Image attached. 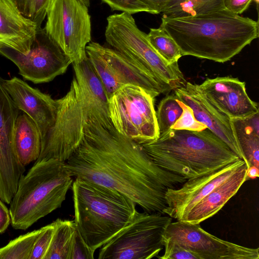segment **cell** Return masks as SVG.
<instances>
[{
	"mask_svg": "<svg viewBox=\"0 0 259 259\" xmlns=\"http://www.w3.org/2000/svg\"><path fill=\"white\" fill-rule=\"evenodd\" d=\"M71 189L77 231L94 253L130 223L137 211L127 197L101 185L75 178Z\"/></svg>",
	"mask_w": 259,
	"mask_h": 259,
	"instance_id": "obj_5",
	"label": "cell"
},
{
	"mask_svg": "<svg viewBox=\"0 0 259 259\" xmlns=\"http://www.w3.org/2000/svg\"><path fill=\"white\" fill-rule=\"evenodd\" d=\"M46 16L45 30L72 62L87 58L92 30L88 7L80 0H50Z\"/></svg>",
	"mask_w": 259,
	"mask_h": 259,
	"instance_id": "obj_11",
	"label": "cell"
},
{
	"mask_svg": "<svg viewBox=\"0 0 259 259\" xmlns=\"http://www.w3.org/2000/svg\"><path fill=\"white\" fill-rule=\"evenodd\" d=\"M178 103L183 111L171 128L175 130H185L193 131H200L206 128V126L198 121L195 118L191 108L178 100Z\"/></svg>",
	"mask_w": 259,
	"mask_h": 259,
	"instance_id": "obj_29",
	"label": "cell"
},
{
	"mask_svg": "<svg viewBox=\"0 0 259 259\" xmlns=\"http://www.w3.org/2000/svg\"><path fill=\"white\" fill-rule=\"evenodd\" d=\"M253 0H224L225 8L229 11L240 15L249 7Z\"/></svg>",
	"mask_w": 259,
	"mask_h": 259,
	"instance_id": "obj_34",
	"label": "cell"
},
{
	"mask_svg": "<svg viewBox=\"0 0 259 259\" xmlns=\"http://www.w3.org/2000/svg\"><path fill=\"white\" fill-rule=\"evenodd\" d=\"M13 144L19 160L24 166L39 157L41 146L40 134L33 120L24 113L19 115L16 119Z\"/></svg>",
	"mask_w": 259,
	"mask_h": 259,
	"instance_id": "obj_21",
	"label": "cell"
},
{
	"mask_svg": "<svg viewBox=\"0 0 259 259\" xmlns=\"http://www.w3.org/2000/svg\"><path fill=\"white\" fill-rule=\"evenodd\" d=\"M51 242L45 259H70L76 232L74 220L58 219Z\"/></svg>",
	"mask_w": 259,
	"mask_h": 259,
	"instance_id": "obj_23",
	"label": "cell"
},
{
	"mask_svg": "<svg viewBox=\"0 0 259 259\" xmlns=\"http://www.w3.org/2000/svg\"><path fill=\"white\" fill-rule=\"evenodd\" d=\"M93 258H94V252L87 246L76 230L70 259Z\"/></svg>",
	"mask_w": 259,
	"mask_h": 259,
	"instance_id": "obj_33",
	"label": "cell"
},
{
	"mask_svg": "<svg viewBox=\"0 0 259 259\" xmlns=\"http://www.w3.org/2000/svg\"><path fill=\"white\" fill-rule=\"evenodd\" d=\"M2 83L19 110L34 122L42 140L55 123L58 99H54L38 89L33 88L17 77L2 79Z\"/></svg>",
	"mask_w": 259,
	"mask_h": 259,
	"instance_id": "obj_17",
	"label": "cell"
},
{
	"mask_svg": "<svg viewBox=\"0 0 259 259\" xmlns=\"http://www.w3.org/2000/svg\"><path fill=\"white\" fill-rule=\"evenodd\" d=\"M147 37L154 50L168 63H178L182 56L177 43L161 27L151 28Z\"/></svg>",
	"mask_w": 259,
	"mask_h": 259,
	"instance_id": "obj_25",
	"label": "cell"
},
{
	"mask_svg": "<svg viewBox=\"0 0 259 259\" xmlns=\"http://www.w3.org/2000/svg\"><path fill=\"white\" fill-rule=\"evenodd\" d=\"M154 98L142 88L125 85L108 100L111 123L120 134L141 144L158 138Z\"/></svg>",
	"mask_w": 259,
	"mask_h": 259,
	"instance_id": "obj_9",
	"label": "cell"
},
{
	"mask_svg": "<svg viewBox=\"0 0 259 259\" xmlns=\"http://www.w3.org/2000/svg\"><path fill=\"white\" fill-rule=\"evenodd\" d=\"M247 166L244 163L235 173L211 191L179 221L200 224L215 215L247 181Z\"/></svg>",
	"mask_w": 259,
	"mask_h": 259,
	"instance_id": "obj_20",
	"label": "cell"
},
{
	"mask_svg": "<svg viewBox=\"0 0 259 259\" xmlns=\"http://www.w3.org/2000/svg\"><path fill=\"white\" fill-rule=\"evenodd\" d=\"M105 36L112 49L147 70L163 83L175 89L186 82L178 63H169L157 53L132 14L122 12L108 16Z\"/></svg>",
	"mask_w": 259,
	"mask_h": 259,
	"instance_id": "obj_7",
	"label": "cell"
},
{
	"mask_svg": "<svg viewBox=\"0 0 259 259\" xmlns=\"http://www.w3.org/2000/svg\"><path fill=\"white\" fill-rule=\"evenodd\" d=\"M50 0H15L22 14L41 28Z\"/></svg>",
	"mask_w": 259,
	"mask_h": 259,
	"instance_id": "obj_28",
	"label": "cell"
},
{
	"mask_svg": "<svg viewBox=\"0 0 259 259\" xmlns=\"http://www.w3.org/2000/svg\"><path fill=\"white\" fill-rule=\"evenodd\" d=\"M65 167L73 178L116 190L149 213H163L167 190L187 180L158 166L139 144L112 124L94 120L85 124L81 141Z\"/></svg>",
	"mask_w": 259,
	"mask_h": 259,
	"instance_id": "obj_1",
	"label": "cell"
},
{
	"mask_svg": "<svg viewBox=\"0 0 259 259\" xmlns=\"http://www.w3.org/2000/svg\"><path fill=\"white\" fill-rule=\"evenodd\" d=\"M41 228L11 240L0 248V259H29Z\"/></svg>",
	"mask_w": 259,
	"mask_h": 259,
	"instance_id": "obj_26",
	"label": "cell"
},
{
	"mask_svg": "<svg viewBox=\"0 0 259 259\" xmlns=\"http://www.w3.org/2000/svg\"><path fill=\"white\" fill-rule=\"evenodd\" d=\"M236 140L248 168L259 166V111L246 117L230 119Z\"/></svg>",
	"mask_w": 259,
	"mask_h": 259,
	"instance_id": "obj_22",
	"label": "cell"
},
{
	"mask_svg": "<svg viewBox=\"0 0 259 259\" xmlns=\"http://www.w3.org/2000/svg\"><path fill=\"white\" fill-rule=\"evenodd\" d=\"M253 1L256 3L257 5H258V3H259V0H253Z\"/></svg>",
	"mask_w": 259,
	"mask_h": 259,
	"instance_id": "obj_39",
	"label": "cell"
},
{
	"mask_svg": "<svg viewBox=\"0 0 259 259\" xmlns=\"http://www.w3.org/2000/svg\"><path fill=\"white\" fill-rule=\"evenodd\" d=\"M245 162L239 159L209 174L187 179L165 193L163 213L177 221L211 191L235 173Z\"/></svg>",
	"mask_w": 259,
	"mask_h": 259,
	"instance_id": "obj_15",
	"label": "cell"
},
{
	"mask_svg": "<svg viewBox=\"0 0 259 259\" xmlns=\"http://www.w3.org/2000/svg\"><path fill=\"white\" fill-rule=\"evenodd\" d=\"M163 238L191 250L200 259L259 258L258 248L247 247L220 239L204 230L200 224L171 222Z\"/></svg>",
	"mask_w": 259,
	"mask_h": 259,
	"instance_id": "obj_13",
	"label": "cell"
},
{
	"mask_svg": "<svg viewBox=\"0 0 259 259\" xmlns=\"http://www.w3.org/2000/svg\"><path fill=\"white\" fill-rule=\"evenodd\" d=\"M182 55L219 63L230 60L258 36V22L224 9L193 16L161 18Z\"/></svg>",
	"mask_w": 259,
	"mask_h": 259,
	"instance_id": "obj_3",
	"label": "cell"
},
{
	"mask_svg": "<svg viewBox=\"0 0 259 259\" xmlns=\"http://www.w3.org/2000/svg\"><path fill=\"white\" fill-rule=\"evenodd\" d=\"M113 11L134 14L140 12L152 14L148 7L141 0H101Z\"/></svg>",
	"mask_w": 259,
	"mask_h": 259,
	"instance_id": "obj_32",
	"label": "cell"
},
{
	"mask_svg": "<svg viewBox=\"0 0 259 259\" xmlns=\"http://www.w3.org/2000/svg\"><path fill=\"white\" fill-rule=\"evenodd\" d=\"M164 248L163 254L158 256L160 259H200V257L191 250L171 240L163 238Z\"/></svg>",
	"mask_w": 259,
	"mask_h": 259,
	"instance_id": "obj_31",
	"label": "cell"
},
{
	"mask_svg": "<svg viewBox=\"0 0 259 259\" xmlns=\"http://www.w3.org/2000/svg\"><path fill=\"white\" fill-rule=\"evenodd\" d=\"M73 182L65 162L55 159L35 162L20 179L10 203L12 227L25 230L60 208Z\"/></svg>",
	"mask_w": 259,
	"mask_h": 259,
	"instance_id": "obj_6",
	"label": "cell"
},
{
	"mask_svg": "<svg viewBox=\"0 0 259 259\" xmlns=\"http://www.w3.org/2000/svg\"><path fill=\"white\" fill-rule=\"evenodd\" d=\"M225 9L224 0H168L162 18L193 16Z\"/></svg>",
	"mask_w": 259,
	"mask_h": 259,
	"instance_id": "obj_24",
	"label": "cell"
},
{
	"mask_svg": "<svg viewBox=\"0 0 259 259\" xmlns=\"http://www.w3.org/2000/svg\"><path fill=\"white\" fill-rule=\"evenodd\" d=\"M72 64L75 77L66 94L58 99L55 123L41 140L35 162L50 159L65 162L80 143L89 120L112 124L106 92L88 57Z\"/></svg>",
	"mask_w": 259,
	"mask_h": 259,
	"instance_id": "obj_2",
	"label": "cell"
},
{
	"mask_svg": "<svg viewBox=\"0 0 259 259\" xmlns=\"http://www.w3.org/2000/svg\"><path fill=\"white\" fill-rule=\"evenodd\" d=\"M19 109L3 87L0 77V199L10 203L25 166L19 160L13 144V133Z\"/></svg>",
	"mask_w": 259,
	"mask_h": 259,
	"instance_id": "obj_14",
	"label": "cell"
},
{
	"mask_svg": "<svg viewBox=\"0 0 259 259\" xmlns=\"http://www.w3.org/2000/svg\"><path fill=\"white\" fill-rule=\"evenodd\" d=\"M139 145L158 166L186 180L240 159L207 128L200 131L170 128L156 139Z\"/></svg>",
	"mask_w": 259,
	"mask_h": 259,
	"instance_id": "obj_4",
	"label": "cell"
},
{
	"mask_svg": "<svg viewBox=\"0 0 259 259\" xmlns=\"http://www.w3.org/2000/svg\"><path fill=\"white\" fill-rule=\"evenodd\" d=\"M80 1H81L88 7H89L90 6V0H80Z\"/></svg>",
	"mask_w": 259,
	"mask_h": 259,
	"instance_id": "obj_38",
	"label": "cell"
},
{
	"mask_svg": "<svg viewBox=\"0 0 259 259\" xmlns=\"http://www.w3.org/2000/svg\"><path fill=\"white\" fill-rule=\"evenodd\" d=\"M0 54L12 61L19 74L34 83L48 82L64 73L71 59L48 35L44 28L36 30L29 51L23 54L0 43Z\"/></svg>",
	"mask_w": 259,
	"mask_h": 259,
	"instance_id": "obj_12",
	"label": "cell"
},
{
	"mask_svg": "<svg viewBox=\"0 0 259 259\" xmlns=\"http://www.w3.org/2000/svg\"><path fill=\"white\" fill-rule=\"evenodd\" d=\"M36 25L24 17L15 0H0V43L27 54L37 30Z\"/></svg>",
	"mask_w": 259,
	"mask_h": 259,
	"instance_id": "obj_19",
	"label": "cell"
},
{
	"mask_svg": "<svg viewBox=\"0 0 259 259\" xmlns=\"http://www.w3.org/2000/svg\"><path fill=\"white\" fill-rule=\"evenodd\" d=\"M258 168L254 166H250L247 170L246 178L247 180L250 179H255L258 177Z\"/></svg>",
	"mask_w": 259,
	"mask_h": 259,
	"instance_id": "obj_37",
	"label": "cell"
},
{
	"mask_svg": "<svg viewBox=\"0 0 259 259\" xmlns=\"http://www.w3.org/2000/svg\"><path fill=\"white\" fill-rule=\"evenodd\" d=\"M198 87L209 102L230 119L246 117L259 111L257 103L246 92L245 82L238 78H207Z\"/></svg>",
	"mask_w": 259,
	"mask_h": 259,
	"instance_id": "obj_16",
	"label": "cell"
},
{
	"mask_svg": "<svg viewBox=\"0 0 259 259\" xmlns=\"http://www.w3.org/2000/svg\"><path fill=\"white\" fill-rule=\"evenodd\" d=\"M174 90L178 99L192 109L196 119L205 124L245 162L233 133L230 118L209 102L198 84L187 82Z\"/></svg>",
	"mask_w": 259,
	"mask_h": 259,
	"instance_id": "obj_18",
	"label": "cell"
},
{
	"mask_svg": "<svg viewBox=\"0 0 259 259\" xmlns=\"http://www.w3.org/2000/svg\"><path fill=\"white\" fill-rule=\"evenodd\" d=\"M0 199V233H3L11 223L9 209Z\"/></svg>",
	"mask_w": 259,
	"mask_h": 259,
	"instance_id": "obj_35",
	"label": "cell"
},
{
	"mask_svg": "<svg viewBox=\"0 0 259 259\" xmlns=\"http://www.w3.org/2000/svg\"><path fill=\"white\" fill-rule=\"evenodd\" d=\"M152 11V14L161 13L168 0H141Z\"/></svg>",
	"mask_w": 259,
	"mask_h": 259,
	"instance_id": "obj_36",
	"label": "cell"
},
{
	"mask_svg": "<svg viewBox=\"0 0 259 259\" xmlns=\"http://www.w3.org/2000/svg\"><path fill=\"white\" fill-rule=\"evenodd\" d=\"M55 227V222L41 228L29 259H45L50 247Z\"/></svg>",
	"mask_w": 259,
	"mask_h": 259,
	"instance_id": "obj_30",
	"label": "cell"
},
{
	"mask_svg": "<svg viewBox=\"0 0 259 259\" xmlns=\"http://www.w3.org/2000/svg\"><path fill=\"white\" fill-rule=\"evenodd\" d=\"M169 216L137 211L133 220L100 248L99 259H150L163 248V238Z\"/></svg>",
	"mask_w": 259,
	"mask_h": 259,
	"instance_id": "obj_8",
	"label": "cell"
},
{
	"mask_svg": "<svg viewBox=\"0 0 259 259\" xmlns=\"http://www.w3.org/2000/svg\"><path fill=\"white\" fill-rule=\"evenodd\" d=\"M88 58L100 79L108 100L122 87H140L154 98L174 89L116 50L92 41L86 47Z\"/></svg>",
	"mask_w": 259,
	"mask_h": 259,
	"instance_id": "obj_10",
	"label": "cell"
},
{
	"mask_svg": "<svg viewBox=\"0 0 259 259\" xmlns=\"http://www.w3.org/2000/svg\"><path fill=\"white\" fill-rule=\"evenodd\" d=\"M178 100L174 94L165 97L159 102L156 114L160 134L170 128L181 115L183 110Z\"/></svg>",
	"mask_w": 259,
	"mask_h": 259,
	"instance_id": "obj_27",
	"label": "cell"
}]
</instances>
